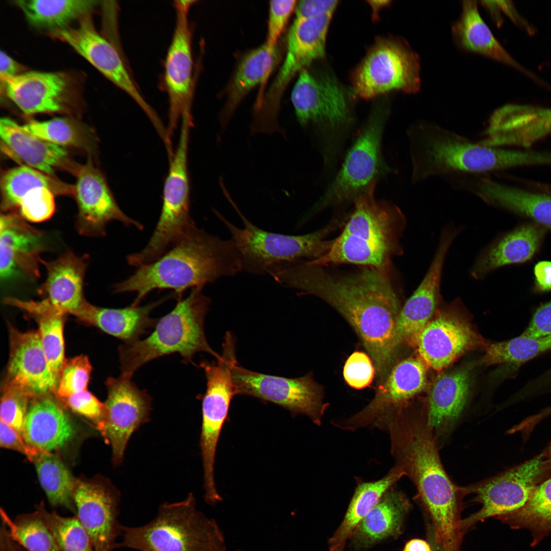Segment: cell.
Returning <instances> with one entry per match:
<instances>
[{
  "label": "cell",
  "instance_id": "6da1fadb",
  "mask_svg": "<svg viewBox=\"0 0 551 551\" xmlns=\"http://www.w3.org/2000/svg\"><path fill=\"white\" fill-rule=\"evenodd\" d=\"M279 282L322 299L341 314L361 339L381 380L386 379L399 345L395 329L401 308L385 269L366 267L354 273L334 274L299 261L284 267Z\"/></svg>",
  "mask_w": 551,
  "mask_h": 551
},
{
  "label": "cell",
  "instance_id": "7a4b0ae2",
  "mask_svg": "<svg viewBox=\"0 0 551 551\" xmlns=\"http://www.w3.org/2000/svg\"><path fill=\"white\" fill-rule=\"evenodd\" d=\"M386 431L395 465L416 486L437 540L445 550L457 549L464 534L461 512L466 493L464 487L451 481L442 466L427 405L419 412L403 406L391 416Z\"/></svg>",
  "mask_w": 551,
  "mask_h": 551
},
{
  "label": "cell",
  "instance_id": "3957f363",
  "mask_svg": "<svg viewBox=\"0 0 551 551\" xmlns=\"http://www.w3.org/2000/svg\"><path fill=\"white\" fill-rule=\"evenodd\" d=\"M242 270L240 256L231 238L222 239L194 224L161 257L138 267L128 278L116 284L113 290L115 293L135 292L131 305L138 306L154 290H173L179 299L187 289L204 288Z\"/></svg>",
  "mask_w": 551,
  "mask_h": 551
},
{
  "label": "cell",
  "instance_id": "277c9868",
  "mask_svg": "<svg viewBox=\"0 0 551 551\" xmlns=\"http://www.w3.org/2000/svg\"><path fill=\"white\" fill-rule=\"evenodd\" d=\"M408 136L413 183L435 176L485 174L542 161L538 152L487 146L431 122L413 124Z\"/></svg>",
  "mask_w": 551,
  "mask_h": 551
},
{
  "label": "cell",
  "instance_id": "5b68a950",
  "mask_svg": "<svg viewBox=\"0 0 551 551\" xmlns=\"http://www.w3.org/2000/svg\"><path fill=\"white\" fill-rule=\"evenodd\" d=\"M375 185L354 201V211L328 251L308 263L320 266L352 263L385 269L399 253L404 215L396 206L375 199Z\"/></svg>",
  "mask_w": 551,
  "mask_h": 551
},
{
  "label": "cell",
  "instance_id": "8992f818",
  "mask_svg": "<svg viewBox=\"0 0 551 551\" xmlns=\"http://www.w3.org/2000/svg\"><path fill=\"white\" fill-rule=\"evenodd\" d=\"M203 289L192 288L186 298L178 299L174 308L157 320L146 338L118 347L121 375L131 378L145 363L173 353L179 354L185 363H193L194 356L199 352L220 357L206 337L204 322L211 300Z\"/></svg>",
  "mask_w": 551,
  "mask_h": 551
},
{
  "label": "cell",
  "instance_id": "52a82bcc",
  "mask_svg": "<svg viewBox=\"0 0 551 551\" xmlns=\"http://www.w3.org/2000/svg\"><path fill=\"white\" fill-rule=\"evenodd\" d=\"M120 536L117 547L139 551H226L220 528L197 509L192 493L182 501L161 504L145 524L122 526Z\"/></svg>",
  "mask_w": 551,
  "mask_h": 551
},
{
  "label": "cell",
  "instance_id": "ba28073f",
  "mask_svg": "<svg viewBox=\"0 0 551 551\" xmlns=\"http://www.w3.org/2000/svg\"><path fill=\"white\" fill-rule=\"evenodd\" d=\"M224 195L242 220L243 228L229 221L217 210L214 213L230 232L231 239L239 253L242 270L253 274H263L277 265L313 260L330 248L333 240H325L334 228L332 224L302 235H289L268 232L258 228L243 215L231 197L225 186Z\"/></svg>",
  "mask_w": 551,
  "mask_h": 551
},
{
  "label": "cell",
  "instance_id": "9c48e42d",
  "mask_svg": "<svg viewBox=\"0 0 551 551\" xmlns=\"http://www.w3.org/2000/svg\"><path fill=\"white\" fill-rule=\"evenodd\" d=\"M387 106L379 104L348 151L341 168L324 193L304 216L303 221L328 207L355 201L391 169L381 150L382 135L388 115Z\"/></svg>",
  "mask_w": 551,
  "mask_h": 551
},
{
  "label": "cell",
  "instance_id": "30bf717a",
  "mask_svg": "<svg viewBox=\"0 0 551 551\" xmlns=\"http://www.w3.org/2000/svg\"><path fill=\"white\" fill-rule=\"evenodd\" d=\"M418 54L404 39L377 38L352 72L353 91L369 99L391 91L417 92L420 87Z\"/></svg>",
  "mask_w": 551,
  "mask_h": 551
},
{
  "label": "cell",
  "instance_id": "8fae6325",
  "mask_svg": "<svg viewBox=\"0 0 551 551\" xmlns=\"http://www.w3.org/2000/svg\"><path fill=\"white\" fill-rule=\"evenodd\" d=\"M291 99L299 124L316 126L327 138V158L353 122L346 90L331 74L316 75L304 69L299 72Z\"/></svg>",
  "mask_w": 551,
  "mask_h": 551
},
{
  "label": "cell",
  "instance_id": "7c38bea8",
  "mask_svg": "<svg viewBox=\"0 0 551 551\" xmlns=\"http://www.w3.org/2000/svg\"><path fill=\"white\" fill-rule=\"evenodd\" d=\"M193 122L184 118L176 151L170 159L165 180L161 214L146 246L139 253L140 259L149 263L169 250L194 224L190 215V186L188 149L190 129Z\"/></svg>",
  "mask_w": 551,
  "mask_h": 551
},
{
  "label": "cell",
  "instance_id": "4fadbf2b",
  "mask_svg": "<svg viewBox=\"0 0 551 551\" xmlns=\"http://www.w3.org/2000/svg\"><path fill=\"white\" fill-rule=\"evenodd\" d=\"M550 471L551 461L546 454H542L493 477L464 487L466 494H474V500L482 507L462 520L463 531L479 521L497 518L523 507Z\"/></svg>",
  "mask_w": 551,
  "mask_h": 551
},
{
  "label": "cell",
  "instance_id": "5bb4252c",
  "mask_svg": "<svg viewBox=\"0 0 551 551\" xmlns=\"http://www.w3.org/2000/svg\"><path fill=\"white\" fill-rule=\"evenodd\" d=\"M207 381L202 403V424L200 447L203 460L205 499L210 505L221 500L214 482L216 450L231 400L236 395L232 364L226 358L216 361H203L200 364Z\"/></svg>",
  "mask_w": 551,
  "mask_h": 551
},
{
  "label": "cell",
  "instance_id": "9a60e30c",
  "mask_svg": "<svg viewBox=\"0 0 551 551\" xmlns=\"http://www.w3.org/2000/svg\"><path fill=\"white\" fill-rule=\"evenodd\" d=\"M236 395L253 396L279 405L293 414H304L321 424L326 405L310 375L289 378L252 371L237 361L232 368Z\"/></svg>",
  "mask_w": 551,
  "mask_h": 551
},
{
  "label": "cell",
  "instance_id": "2e32d148",
  "mask_svg": "<svg viewBox=\"0 0 551 551\" xmlns=\"http://www.w3.org/2000/svg\"><path fill=\"white\" fill-rule=\"evenodd\" d=\"M194 3V1H176L173 4L176 24L164 69L169 101L167 134L170 141L179 121L185 116L192 117L193 60L189 14Z\"/></svg>",
  "mask_w": 551,
  "mask_h": 551
},
{
  "label": "cell",
  "instance_id": "e0dca14e",
  "mask_svg": "<svg viewBox=\"0 0 551 551\" xmlns=\"http://www.w3.org/2000/svg\"><path fill=\"white\" fill-rule=\"evenodd\" d=\"M85 58L114 85L128 94L143 110L155 128L162 123L146 102L128 72L116 49L96 31L91 14L69 26L51 33Z\"/></svg>",
  "mask_w": 551,
  "mask_h": 551
},
{
  "label": "cell",
  "instance_id": "ac0fdd59",
  "mask_svg": "<svg viewBox=\"0 0 551 551\" xmlns=\"http://www.w3.org/2000/svg\"><path fill=\"white\" fill-rule=\"evenodd\" d=\"M427 366L420 357L400 361L389 372L370 403L354 416L336 420V427L353 431L366 427L386 430L394 412L425 388Z\"/></svg>",
  "mask_w": 551,
  "mask_h": 551
},
{
  "label": "cell",
  "instance_id": "d6986e66",
  "mask_svg": "<svg viewBox=\"0 0 551 551\" xmlns=\"http://www.w3.org/2000/svg\"><path fill=\"white\" fill-rule=\"evenodd\" d=\"M120 494L106 479H77L73 492L76 516L95 551H113L120 536L118 520Z\"/></svg>",
  "mask_w": 551,
  "mask_h": 551
},
{
  "label": "cell",
  "instance_id": "ffe728a7",
  "mask_svg": "<svg viewBox=\"0 0 551 551\" xmlns=\"http://www.w3.org/2000/svg\"><path fill=\"white\" fill-rule=\"evenodd\" d=\"M75 175L73 196L78 207L76 227L79 234L86 237L104 236L107 224L113 220L139 230L143 229L142 224L121 210L104 175L90 158L85 164L79 165Z\"/></svg>",
  "mask_w": 551,
  "mask_h": 551
},
{
  "label": "cell",
  "instance_id": "44dd1931",
  "mask_svg": "<svg viewBox=\"0 0 551 551\" xmlns=\"http://www.w3.org/2000/svg\"><path fill=\"white\" fill-rule=\"evenodd\" d=\"M131 379L121 375L110 377L106 382L108 416L104 439L111 445L115 466L121 463L130 437L149 420L151 410V396Z\"/></svg>",
  "mask_w": 551,
  "mask_h": 551
},
{
  "label": "cell",
  "instance_id": "7402d4cb",
  "mask_svg": "<svg viewBox=\"0 0 551 551\" xmlns=\"http://www.w3.org/2000/svg\"><path fill=\"white\" fill-rule=\"evenodd\" d=\"M332 14L295 18L288 34L285 60L270 93L263 102L267 112H279L281 93L293 77L314 60L324 56L327 35Z\"/></svg>",
  "mask_w": 551,
  "mask_h": 551
},
{
  "label": "cell",
  "instance_id": "603a6c76",
  "mask_svg": "<svg viewBox=\"0 0 551 551\" xmlns=\"http://www.w3.org/2000/svg\"><path fill=\"white\" fill-rule=\"evenodd\" d=\"M9 358L5 382L31 398L55 393L57 383L48 366L38 330L21 332L9 324Z\"/></svg>",
  "mask_w": 551,
  "mask_h": 551
},
{
  "label": "cell",
  "instance_id": "cb8c5ba5",
  "mask_svg": "<svg viewBox=\"0 0 551 551\" xmlns=\"http://www.w3.org/2000/svg\"><path fill=\"white\" fill-rule=\"evenodd\" d=\"M413 343L428 366L441 370L476 347L480 340L466 322L450 310L432 318Z\"/></svg>",
  "mask_w": 551,
  "mask_h": 551
},
{
  "label": "cell",
  "instance_id": "d4e9b609",
  "mask_svg": "<svg viewBox=\"0 0 551 551\" xmlns=\"http://www.w3.org/2000/svg\"><path fill=\"white\" fill-rule=\"evenodd\" d=\"M0 276L7 280L18 269L31 279L39 277L43 233L28 224L20 214H1L0 218Z\"/></svg>",
  "mask_w": 551,
  "mask_h": 551
},
{
  "label": "cell",
  "instance_id": "484cf974",
  "mask_svg": "<svg viewBox=\"0 0 551 551\" xmlns=\"http://www.w3.org/2000/svg\"><path fill=\"white\" fill-rule=\"evenodd\" d=\"M455 187L473 193L487 204L529 217L551 230V195L497 182L484 174H464Z\"/></svg>",
  "mask_w": 551,
  "mask_h": 551
},
{
  "label": "cell",
  "instance_id": "4316f807",
  "mask_svg": "<svg viewBox=\"0 0 551 551\" xmlns=\"http://www.w3.org/2000/svg\"><path fill=\"white\" fill-rule=\"evenodd\" d=\"M1 82L7 97L26 114L65 110L69 81L64 73L26 71Z\"/></svg>",
  "mask_w": 551,
  "mask_h": 551
},
{
  "label": "cell",
  "instance_id": "83f0119b",
  "mask_svg": "<svg viewBox=\"0 0 551 551\" xmlns=\"http://www.w3.org/2000/svg\"><path fill=\"white\" fill-rule=\"evenodd\" d=\"M77 433L73 420L52 394L30 399L21 433L29 445L52 452L68 445Z\"/></svg>",
  "mask_w": 551,
  "mask_h": 551
},
{
  "label": "cell",
  "instance_id": "f1b7e54d",
  "mask_svg": "<svg viewBox=\"0 0 551 551\" xmlns=\"http://www.w3.org/2000/svg\"><path fill=\"white\" fill-rule=\"evenodd\" d=\"M452 243L440 239L436 254L424 278L416 290L401 308L396 323L398 344L413 342L432 318L440 294L444 260Z\"/></svg>",
  "mask_w": 551,
  "mask_h": 551
},
{
  "label": "cell",
  "instance_id": "f546056e",
  "mask_svg": "<svg viewBox=\"0 0 551 551\" xmlns=\"http://www.w3.org/2000/svg\"><path fill=\"white\" fill-rule=\"evenodd\" d=\"M0 136L4 150L31 168L51 176L64 169L75 174L79 165L74 163L64 147L44 140L23 130L8 117L0 119Z\"/></svg>",
  "mask_w": 551,
  "mask_h": 551
},
{
  "label": "cell",
  "instance_id": "4dcf8cb0",
  "mask_svg": "<svg viewBox=\"0 0 551 551\" xmlns=\"http://www.w3.org/2000/svg\"><path fill=\"white\" fill-rule=\"evenodd\" d=\"M174 293L143 306H130L119 309L97 307L86 300L72 315L85 323L95 326L103 332L129 343L140 339L141 336L154 327L158 319L150 317L151 312Z\"/></svg>",
  "mask_w": 551,
  "mask_h": 551
},
{
  "label": "cell",
  "instance_id": "1f68e13d",
  "mask_svg": "<svg viewBox=\"0 0 551 551\" xmlns=\"http://www.w3.org/2000/svg\"><path fill=\"white\" fill-rule=\"evenodd\" d=\"M41 263L47 272L41 291L53 305L72 314L86 300L83 290L87 257L67 251L53 261Z\"/></svg>",
  "mask_w": 551,
  "mask_h": 551
},
{
  "label": "cell",
  "instance_id": "d6a6232c",
  "mask_svg": "<svg viewBox=\"0 0 551 551\" xmlns=\"http://www.w3.org/2000/svg\"><path fill=\"white\" fill-rule=\"evenodd\" d=\"M469 375L460 369L439 375L430 389L427 405L430 423L436 438L453 428L466 404Z\"/></svg>",
  "mask_w": 551,
  "mask_h": 551
},
{
  "label": "cell",
  "instance_id": "836d02e7",
  "mask_svg": "<svg viewBox=\"0 0 551 551\" xmlns=\"http://www.w3.org/2000/svg\"><path fill=\"white\" fill-rule=\"evenodd\" d=\"M411 507L405 494L390 488L354 529L351 536L353 547L366 548L387 538L398 536Z\"/></svg>",
  "mask_w": 551,
  "mask_h": 551
},
{
  "label": "cell",
  "instance_id": "e575fe53",
  "mask_svg": "<svg viewBox=\"0 0 551 551\" xmlns=\"http://www.w3.org/2000/svg\"><path fill=\"white\" fill-rule=\"evenodd\" d=\"M543 234V230L534 224H525L511 232L481 254L471 274L480 279L500 267L530 260L537 252Z\"/></svg>",
  "mask_w": 551,
  "mask_h": 551
},
{
  "label": "cell",
  "instance_id": "d590c367",
  "mask_svg": "<svg viewBox=\"0 0 551 551\" xmlns=\"http://www.w3.org/2000/svg\"><path fill=\"white\" fill-rule=\"evenodd\" d=\"M5 303L26 312L36 320L48 366L58 385L65 361L63 328L67 313L46 298L41 301H26L8 297Z\"/></svg>",
  "mask_w": 551,
  "mask_h": 551
},
{
  "label": "cell",
  "instance_id": "8d00e7d4",
  "mask_svg": "<svg viewBox=\"0 0 551 551\" xmlns=\"http://www.w3.org/2000/svg\"><path fill=\"white\" fill-rule=\"evenodd\" d=\"M452 30L455 40L462 48L480 54L528 73L494 36L480 16L476 1L463 2L461 17Z\"/></svg>",
  "mask_w": 551,
  "mask_h": 551
},
{
  "label": "cell",
  "instance_id": "74e56055",
  "mask_svg": "<svg viewBox=\"0 0 551 551\" xmlns=\"http://www.w3.org/2000/svg\"><path fill=\"white\" fill-rule=\"evenodd\" d=\"M404 475L402 468L395 465L382 479L359 484L342 522L329 540V551H343L347 540L351 537L357 524Z\"/></svg>",
  "mask_w": 551,
  "mask_h": 551
},
{
  "label": "cell",
  "instance_id": "f35d334b",
  "mask_svg": "<svg viewBox=\"0 0 551 551\" xmlns=\"http://www.w3.org/2000/svg\"><path fill=\"white\" fill-rule=\"evenodd\" d=\"M277 55L276 46L265 42L242 59L220 115L221 132L226 130L236 109L247 93L268 77L276 62Z\"/></svg>",
  "mask_w": 551,
  "mask_h": 551
},
{
  "label": "cell",
  "instance_id": "ab89813d",
  "mask_svg": "<svg viewBox=\"0 0 551 551\" xmlns=\"http://www.w3.org/2000/svg\"><path fill=\"white\" fill-rule=\"evenodd\" d=\"M94 0H19L15 4L34 28L52 33L69 27L89 14L99 4Z\"/></svg>",
  "mask_w": 551,
  "mask_h": 551
},
{
  "label": "cell",
  "instance_id": "60d3db41",
  "mask_svg": "<svg viewBox=\"0 0 551 551\" xmlns=\"http://www.w3.org/2000/svg\"><path fill=\"white\" fill-rule=\"evenodd\" d=\"M46 187L56 195H72L74 185L25 165L5 171L1 177V208L5 213L18 209L24 196L32 190Z\"/></svg>",
  "mask_w": 551,
  "mask_h": 551
},
{
  "label": "cell",
  "instance_id": "b9f144b4",
  "mask_svg": "<svg viewBox=\"0 0 551 551\" xmlns=\"http://www.w3.org/2000/svg\"><path fill=\"white\" fill-rule=\"evenodd\" d=\"M31 461L50 504L63 507L76 514L73 492L77 479L61 459L52 452L38 449Z\"/></svg>",
  "mask_w": 551,
  "mask_h": 551
},
{
  "label": "cell",
  "instance_id": "7bdbcfd3",
  "mask_svg": "<svg viewBox=\"0 0 551 551\" xmlns=\"http://www.w3.org/2000/svg\"><path fill=\"white\" fill-rule=\"evenodd\" d=\"M497 518L512 529L529 530L532 536L531 545H536L551 533V478L535 488L523 507Z\"/></svg>",
  "mask_w": 551,
  "mask_h": 551
},
{
  "label": "cell",
  "instance_id": "ee69618b",
  "mask_svg": "<svg viewBox=\"0 0 551 551\" xmlns=\"http://www.w3.org/2000/svg\"><path fill=\"white\" fill-rule=\"evenodd\" d=\"M551 350V335L534 338L523 335L489 344L481 363L486 365L509 364L518 366L539 355Z\"/></svg>",
  "mask_w": 551,
  "mask_h": 551
},
{
  "label": "cell",
  "instance_id": "f6af8a7d",
  "mask_svg": "<svg viewBox=\"0 0 551 551\" xmlns=\"http://www.w3.org/2000/svg\"><path fill=\"white\" fill-rule=\"evenodd\" d=\"M0 512L3 523L8 528L9 537L27 551H60L37 509L31 513L18 515L14 520L3 509Z\"/></svg>",
  "mask_w": 551,
  "mask_h": 551
},
{
  "label": "cell",
  "instance_id": "bcb514c9",
  "mask_svg": "<svg viewBox=\"0 0 551 551\" xmlns=\"http://www.w3.org/2000/svg\"><path fill=\"white\" fill-rule=\"evenodd\" d=\"M21 127L36 136L63 147L86 148H89L92 143L89 130L81 123L69 118L31 120Z\"/></svg>",
  "mask_w": 551,
  "mask_h": 551
},
{
  "label": "cell",
  "instance_id": "7dc6e473",
  "mask_svg": "<svg viewBox=\"0 0 551 551\" xmlns=\"http://www.w3.org/2000/svg\"><path fill=\"white\" fill-rule=\"evenodd\" d=\"M36 509L60 551H95L87 532L76 516L63 517L55 512H48L43 503Z\"/></svg>",
  "mask_w": 551,
  "mask_h": 551
},
{
  "label": "cell",
  "instance_id": "c3c4849f",
  "mask_svg": "<svg viewBox=\"0 0 551 551\" xmlns=\"http://www.w3.org/2000/svg\"><path fill=\"white\" fill-rule=\"evenodd\" d=\"M92 366L87 356L80 355L65 360L55 394L62 400L87 390Z\"/></svg>",
  "mask_w": 551,
  "mask_h": 551
},
{
  "label": "cell",
  "instance_id": "681fc988",
  "mask_svg": "<svg viewBox=\"0 0 551 551\" xmlns=\"http://www.w3.org/2000/svg\"><path fill=\"white\" fill-rule=\"evenodd\" d=\"M31 397L23 391L5 382L1 398V420L21 434Z\"/></svg>",
  "mask_w": 551,
  "mask_h": 551
},
{
  "label": "cell",
  "instance_id": "f907efd6",
  "mask_svg": "<svg viewBox=\"0 0 551 551\" xmlns=\"http://www.w3.org/2000/svg\"><path fill=\"white\" fill-rule=\"evenodd\" d=\"M62 401L73 412L90 421L105 438L108 416L105 403L87 390L74 394Z\"/></svg>",
  "mask_w": 551,
  "mask_h": 551
},
{
  "label": "cell",
  "instance_id": "816d5d0a",
  "mask_svg": "<svg viewBox=\"0 0 551 551\" xmlns=\"http://www.w3.org/2000/svg\"><path fill=\"white\" fill-rule=\"evenodd\" d=\"M55 195L52 190L46 187L32 190L21 202L18 208L20 215L26 220L32 222L48 220L55 211Z\"/></svg>",
  "mask_w": 551,
  "mask_h": 551
},
{
  "label": "cell",
  "instance_id": "f5cc1de1",
  "mask_svg": "<svg viewBox=\"0 0 551 551\" xmlns=\"http://www.w3.org/2000/svg\"><path fill=\"white\" fill-rule=\"evenodd\" d=\"M374 368L369 357L364 353L355 352L347 358L343 368V377L352 387L362 389L371 382Z\"/></svg>",
  "mask_w": 551,
  "mask_h": 551
},
{
  "label": "cell",
  "instance_id": "db71d44e",
  "mask_svg": "<svg viewBox=\"0 0 551 551\" xmlns=\"http://www.w3.org/2000/svg\"><path fill=\"white\" fill-rule=\"evenodd\" d=\"M296 5L297 2L294 0L271 1L269 2L266 43L276 46L290 17L295 10Z\"/></svg>",
  "mask_w": 551,
  "mask_h": 551
},
{
  "label": "cell",
  "instance_id": "11a10c76",
  "mask_svg": "<svg viewBox=\"0 0 551 551\" xmlns=\"http://www.w3.org/2000/svg\"><path fill=\"white\" fill-rule=\"evenodd\" d=\"M0 445L1 447L14 450L22 454L30 461L38 450L29 445L20 433L1 420Z\"/></svg>",
  "mask_w": 551,
  "mask_h": 551
},
{
  "label": "cell",
  "instance_id": "9f6ffc18",
  "mask_svg": "<svg viewBox=\"0 0 551 551\" xmlns=\"http://www.w3.org/2000/svg\"><path fill=\"white\" fill-rule=\"evenodd\" d=\"M521 335L534 338L551 335V301L543 304L536 310L529 325Z\"/></svg>",
  "mask_w": 551,
  "mask_h": 551
},
{
  "label": "cell",
  "instance_id": "6f0895ef",
  "mask_svg": "<svg viewBox=\"0 0 551 551\" xmlns=\"http://www.w3.org/2000/svg\"><path fill=\"white\" fill-rule=\"evenodd\" d=\"M338 2L327 0H305L297 4L295 12L296 18H307L321 14L332 13Z\"/></svg>",
  "mask_w": 551,
  "mask_h": 551
},
{
  "label": "cell",
  "instance_id": "680465c9",
  "mask_svg": "<svg viewBox=\"0 0 551 551\" xmlns=\"http://www.w3.org/2000/svg\"><path fill=\"white\" fill-rule=\"evenodd\" d=\"M535 286L539 292L551 290V261L538 262L534 269Z\"/></svg>",
  "mask_w": 551,
  "mask_h": 551
},
{
  "label": "cell",
  "instance_id": "91938a15",
  "mask_svg": "<svg viewBox=\"0 0 551 551\" xmlns=\"http://www.w3.org/2000/svg\"><path fill=\"white\" fill-rule=\"evenodd\" d=\"M26 68L14 60L5 52H0V79L12 78L24 72Z\"/></svg>",
  "mask_w": 551,
  "mask_h": 551
},
{
  "label": "cell",
  "instance_id": "94428289",
  "mask_svg": "<svg viewBox=\"0 0 551 551\" xmlns=\"http://www.w3.org/2000/svg\"><path fill=\"white\" fill-rule=\"evenodd\" d=\"M403 551H432L428 541L420 539H412L404 546Z\"/></svg>",
  "mask_w": 551,
  "mask_h": 551
},
{
  "label": "cell",
  "instance_id": "6125c7cd",
  "mask_svg": "<svg viewBox=\"0 0 551 551\" xmlns=\"http://www.w3.org/2000/svg\"><path fill=\"white\" fill-rule=\"evenodd\" d=\"M530 386L534 391L551 387V368L538 378L531 382Z\"/></svg>",
  "mask_w": 551,
  "mask_h": 551
},
{
  "label": "cell",
  "instance_id": "be15d7a7",
  "mask_svg": "<svg viewBox=\"0 0 551 551\" xmlns=\"http://www.w3.org/2000/svg\"><path fill=\"white\" fill-rule=\"evenodd\" d=\"M427 537L428 541L431 546L432 551H443L441 545L435 537L433 525L430 524L428 526Z\"/></svg>",
  "mask_w": 551,
  "mask_h": 551
},
{
  "label": "cell",
  "instance_id": "e7e4bbea",
  "mask_svg": "<svg viewBox=\"0 0 551 551\" xmlns=\"http://www.w3.org/2000/svg\"><path fill=\"white\" fill-rule=\"evenodd\" d=\"M547 192L551 195V184L548 185L546 188Z\"/></svg>",
  "mask_w": 551,
  "mask_h": 551
},
{
  "label": "cell",
  "instance_id": "03108f58",
  "mask_svg": "<svg viewBox=\"0 0 551 551\" xmlns=\"http://www.w3.org/2000/svg\"><path fill=\"white\" fill-rule=\"evenodd\" d=\"M546 455H547L548 458H549V459L551 461V446H550V447L549 448V449L548 450V453L547 454L546 453Z\"/></svg>",
  "mask_w": 551,
  "mask_h": 551
},
{
  "label": "cell",
  "instance_id": "003e7915",
  "mask_svg": "<svg viewBox=\"0 0 551 551\" xmlns=\"http://www.w3.org/2000/svg\"><path fill=\"white\" fill-rule=\"evenodd\" d=\"M238 551H239V550H238Z\"/></svg>",
  "mask_w": 551,
  "mask_h": 551
}]
</instances>
